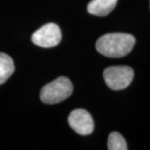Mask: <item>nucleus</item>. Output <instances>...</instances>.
I'll return each mask as SVG.
<instances>
[{"mask_svg": "<svg viewBox=\"0 0 150 150\" xmlns=\"http://www.w3.org/2000/svg\"><path fill=\"white\" fill-rule=\"evenodd\" d=\"M135 38L129 33H111L100 37L96 42L98 52L108 58H122L132 51Z\"/></svg>", "mask_w": 150, "mask_h": 150, "instance_id": "1", "label": "nucleus"}, {"mask_svg": "<svg viewBox=\"0 0 150 150\" xmlns=\"http://www.w3.org/2000/svg\"><path fill=\"white\" fill-rule=\"evenodd\" d=\"M73 93V84L66 77H59L43 87L40 98L44 103L55 104L68 98Z\"/></svg>", "mask_w": 150, "mask_h": 150, "instance_id": "2", "label": "nucleus"}, {"mask_svg": "<svg viewBox=\"0 0 150 150\" xmlns=\"http://www.w3.org/2000/svg\"><path fill=\"white\" fill-rule=\"evenodd\" d=\"M134 72L129 66H111L103 71V79L112 90L124 89L134 79Z\"/></svg>", "mask_w": 150, "mask_h": 150, "instance_id": "3", "label": "nucleus"}, {"mask_svg": "<svg viewBox=\"0 0 150 150\" xmlns=\"http://www.w3.org/2000/svg\"><path fill=\"white\" fill-rule=\"evenodd\" d=\"M62 38L59 27L54 23H47L33 33L32 42L42 48H52L57 46Z\"/></svg>", "mask_w": 150, "mask_h": 150, "instance_id": "4", "label": "nucleus"}, {"mask_svg": "<svg viewBox=\"0 0 150 150\" xmlns=\"http://www.w3.org/2000/svg\"><path fill=\"white\" fill-rule=\"evenodd\" d=\"M70 127L77 134L88 135L93 133L94 129L93 119L90 113L83 108H78L72 111L68 118Z\"/></svg>", "mask_w": 150, "mask_h": 150, "instance_id": "5", "label": "nucleus"}, {"mask_svg": "<svg viewBox=\"0 0 150 150\" xmlns=\"http://www.w3.org/2000/svg\"><path fill=\"white\" fill-rule=\"evenodd\" d=\"M118 0H92L88 4V12L96 16H106L116 7Z\"/></svg>", "mask_w": 150, "mask_h": 150, "instance_id": "6", "label": "nucleus"}, {"mask_svg": "<svg viewBox=\"0 0 150 150\" xmlns=\"http://www.w3.org/2000/svg\"><path fill=\"white\" fill-rule=\"evenodd\" d=\"M14 64L10 56L0 53V84L4 83L14 72Z\"/></svg>", "mask_w": 150, "mask_h": 150, "instance_id": "7", "label": "nucleus"}, {"mask_svg": "<svg viewBox=\"0 0 150 150\" xmlns=\"http://www.w3.org/2000/svg\"><path fill=\"white\" fill-rule=\"evenodd\" d=\"M108 149L127 150L128 145L123 136L118 132H112L108 139Z\"/></svg>", "mask_w": 150, "mask_h": 150, "instance_id": "8", "label": "nucleus"}]
</instances>
